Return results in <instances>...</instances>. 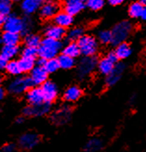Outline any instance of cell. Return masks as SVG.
Here are the masks:
<instances>
[{
  "label": "cell",
  "mask_w": 146,
  "mask_h": 152,
  "mask_svg": "<svg viewBox=\"0 0 146 152\" xmlns=\"http://www.w3.org/2000/svg\"><path fill=\"white\" fill-rule=\"evenodd\" d=\"M61 47H63V44L60 43V41L46 37L41 41V44L38 48V56L47 60L55 58Z\"/></svg>",
  "instance_id": "1"
},
{
  "label": "cell",
  "mask_w": 146,
  "mask_h": 152,
  "mask_svg": "<svg viewBox=\"0 0 146 152\" xmlns=\"http://www.w3.org/2000/svg\"><path fill=\"white\" fill-rule=\"evenodd\" d=\"M133 30V25L131 22L128 20H123L116 24L112 29V41L111 44L114 45H118L121 43L126 42Z\"/></svg>",
  "instance_id": "2"
},
{
  "label": "cell",
  "mask_w": 146,
  "mask_h": 152,
  "mask_svg": "<svg viewBox=\"0 0 146 152\" xmlns=\"http://www.w3.org/2000/svg\"><path fill=\"white\" fill-rule=\"evenodd\" d=\"M77 45L80 53L85 57L94 56L98 51V43L95 37L91 35H83L78 39Z\"/></svg>",
  "instance_id": "3"
},
{
  "label": "cell",
  "mask_w": 146,
  "mask_h": 152,
  "mask_svg": "<svg viewBox=\"0 0 146 152\" xmlns=\"http://www.w3.org/2000/svg\"><path fill=\"white\" fill-rule=\"evenodd\" d=\"M33 83L31 81L30 77H18L15 78L14 80H12L9 87H7V90L12 95H21L33 87Z\"/></svg>",
  "instance_id": "4"
},
{
  "label": "cell",
  "mask_w": 146,
  "mask_h": 152,
  "mask_svg": "<svg viewBox=\"0 0 146 152\" xmlns=\"http://www.w3.org/2000/svg\"><path fill=\"white\" fill-rule=\"evenodd\" d=\"M98 65V60L97 58L92 56V57H84L78 63L77 66V74L79 78L84 79L90 75L92 72L95 71Z\"/></svg>",
  "instance_id": "5"
},
{
  "label": "cell",
  "mask_w": 146,
  "mask_h": 152,
  "mask_svg": "<svg viewBox=\"0 0 146 152\" xmlns=\"http://www.w3.org/2000/svg\"><path fill=\"white\" fill-rule=\"evenodd\" d=\"M51 110V103L43 102L37 105H29L24 108V115L26 117H41L47 115Z\"/></svg>",
  "instance_id": "6"
},
{
  "label": "cell",
  "mask_w": 146,
  "mask_h": 152,
  "mask_svg": "<svg viewBox=\"0 0 146 152\" xmlns=\"http://www.w3.org/2000/svg\"><path fill=\"white\" fill-rule=\"evenodd\" d=\"M72 108L69 105H63L59 108L51 116V121L58 125L67 124L72 117Z\"/></svg>",
  "instance_id": "7"
},
{
  "label": "cell",
  "mask_w": 146,
  "mask_h": 152,
  "mask_svg": "<svg viewBox=\"0 0 146 152\" xmlns=\"http://www.w3.org/2000/svg\"><path fill=\"white\" fill-rule=\"evenodd\" d=\"M40 142V136L36 133L28 132L22 134L19 138V147L24 150H30L35 148Z\"/></svg>",
  "instance_id": "8"
},
{
  "label": "cell",
  "mask_w": 146,
  "mask_h": 152,
  "mask_svg": "<svg viewBox=\"0 0 146 152\" xmlns=\"http://www.w3.org/2000/svg\"><path fill=\"white\" fill-rule=\"evenodd\" d=\"M4 29L5 32H11V33H21L24 28V20L15 16V15H10L5 19L4 22Z\"/></svg>",
  "instance_id": "9"
},
{
  "label": "cell",
  "mask_w": 146,
  "mask_h": 152,
  "mask_svg": "<svg viewBox=\"0 0 146 152\" xmlns=\"http://www.w3.org/2000/svg\"><path fill=\"white\" fill-rule=\"evenodd\" d=\"M41 90L44 96V101L48 103H52L56 100L58 96V87L53 82L47 81L41 86Z\"/></svg>",
  "instance_id": "10"
},
{
  "label": "cell",
  "mask_w": 146,
  "mask_h": 152,
  "mask_svg": "<svg viewBox=\"0 0 146 152\" xmlns=\"http://www.w3.org/2000/svg\"><path fill=\"white\" fill-rule=\"evenodd\" d=\"M125 70H126V65L124 63H122V62L117 63L114 68V70L106 76V80H105L106 85L108 86H116L122 78Z\"/></svg>",
  "instance_id": "11"
},
{
  "label": "cell",
  "mask_w": 146,
  "mask_h": 152,
  "mask_svg": "<svg viewBox=\"0 0 146 152\" xmlns=\"http://www.w3.org/2000/svg\"><path fill=\"white\" fill-rule=\"evenodd\" d=\"M48 72L43 67L37 66L30 72V79L34 86H42L48 79Z\"/></svg>",
  "instance_id": "12"
},
{
  "label": "cell",
  "mask_w": 146,
  "mask_h": 152,
  "mask_svg": "<svg viewBox=\"0 0 146 152\" xmlns=\"http://www.w3.org/2000/svg\"><path fill=\"white\" fill-rule=\"evenodd\" d=\"M87 0H64V10L68 14L76 15L78 14L86 5Z\"/></svg>",
  "instance_id": "13"
},
{
  "label": "cell",
  "mask_w": 146,
  "mask_h": 152,
  "mask_svg": "<svg viewBox=\"0 0 146 152\" xmlns=\"http://www.w3.org/2000/svg\"><path fill=\"white\" fill-rule=\"evenodd\" d=\"M26 99L30 105H37L45 102L42 90L39 87H32L26 92Z\"/></svg>",
  "instance_id": "14"
},
{
  "label": "cell",
  "mask_w": 146,
  "mask_h": 152,
  "mask_svg": "<svg viewBox=\"0 0 146 152\" xmlns=\"http://www.w3.org/2000/svg\"><path fill=\"white\" fill-rule=\"evenodd\" d=\"M45 34L47 37L51 38V39L60 41L63 39L64 35L66 34V30L59 25H49L45 29Z\"/></svg>",
  "instance_id": "15"
},
{
  "label": "cell",
  "mask_w": 146,
  "mask_h": 152,
  "mask_svg": "<svg viewBox=\"0 0 146 152\" xmlns=\"http://www.w3.org/2000/svg\"><path fill=\"white\" fill-rule=\"evenodd\" d=\"M59 7L55 2L48 1L42 5L40 7V15L45 19H49L55 17V15L58 13Z\"/></svg>",
  "instance_id": "16"
},
{
  "label": "cell",
  "mask_w": 146,
  "mask_h": 152,
  "mask_svg": "<svg viewBox=\"0 0 146 152\" xmlns=\"http://www.w3.org/2000/svg\"><path fill=\"white\" fill-rule=\"evenodd\" d=\"M117 62L114 61L113 59H111L108 56H106L102 58L100 61H98V71L101 72L102 75H108L113 70L114 66H116Z\"/></svg>",
  "instance_id": "17"
},
{
  "label": "cell",
  "mask_w": 146,
  "mask_h": 152,
  "mask_svg": "<svg viewBox=\"0 0 146 152\" xmlns=\"http://www.w3.org/2000/svg\"><path fill=\"white\" fill-rule=\"evenodd\" d=\"M43 4V0H22L21 10L25 14L30 15L35 13L37 10H40Z\"/></svg>",
  "instance_id": "18"
},
{
  "label": "cell",
  "mask_w": 146,
  "mask_h": 152,
  "mask_svg": "<svg viewBox=\"0 0 146 152\" xmlns=\"http://www.w3.org/2000/svg\"><path fill=\"white\" fill-rule=\"evenodd\" d=\"M82 94L83 93L80 87H78L77 86H72L65 90V92L63 94V98L66 102L72 103L77 101L82 96Z\"/></svg>",
  "instance_id": "19"
},
{
  "label": "cell",
  "mask_w": 146,
  "mask_h": 152,
  "mask_svg": "<svg viewBox=\"0 0 146 152\" xmlns=\"http://www.w3.org/2000/svg\"><path fill=\"white\" fill-rule=\"evenodd\" d=\"M54 22L56 25L63 28H67L73 24V16L67 12H58L54 17Z\"/></svg>",
  "instance_id": "20"
},
{
  "label": "cell",
  "mask_w": 146,
  "mask_h": 152,
  "mask_svg": "<svg viewBox=\"0 0 146 152\" xmlns=\"http://www.w3.org/2000/svg\"><path fill=\"white\" fill-rule=\"evenodd\" d=\"M114 52L116 53V55L118 59H126L131 55L132 49L128 43L124 42V43H121L118 45H117L116 50Z\"/></svg>",
  "instance_id": "21"
},
{
  "label": "cell",
  "mask_w": 146,
  "mask_h": 152,
  "mask_svg": "<svg viewBox=\"0 0 146 152\" xmlns=\"http://www.w3.org/2000/svg\"><path fill=\"white\" fill-rule=\"evenodd\" d=\"M103 148V141L100 137L90 138L85 145L84 150L86 152H99Z\"/></svg>",
  "instance_id": "22"
},
{
  "label": "cell",
  "mask_w": 146,
  "mask_h": 152,
  "mask_svg": "<svg viewBox=\"0 0 146 152\" xmlns=\"http://www.w3.org/2000/svg\"><path fill=\"white\" fill-rule=\"evenodd\" d=\"M2 42L6 45H18L21 40V36L19 34L5 32L2 35Z\"/></svg>",
  "instance_id": "23"
},
{
  "label": "cell",
  "mask_w": 146,
  "mask_h": 152,
  "mask_svg": "<svg viewBox=\"0 0 146 152\" xmlns=\"http://www.w3.org/2000/svg\"><path fill=\"white\" fill-rule=\"evenodd\" d=\"M63 54L66 55V56H69L73 58L78 57L81 53H80V49H79V47L77 43L75 42H72L70 44L66 45L64 48L63 49Z\"/></svg>",
  "instance_id": "24"
},
{
  "label": "cell",
  "mask_w": 146,
  "mask_h": 152,
  "mask_svg": "<svg viewBox=\"0 0 146 152\" xmlns=\"http://www.w3.org/2000/svg\"><path fill=\"white\" fill-rule=\"evenodd\" d=\"M18 62H19V66H20L21 72H31L35 68V58H25V57H21Z\"/></svg>",
  "instance_id": "25"
},
{
  "label": "cell",
  "mask_w": 146,
  "mask_h": 152,
  "mask_svg": "<svg viewBox=\"0 0 146 152\" xmlns=\"http://www.w3.org/2000/svg\"><path fill=\"white\" fill-rule=\"evenodd\" d=\"M19 52V48L18 45H4L1 49V55L4 57L7 60L11 59L14 57H16Z\"/></svg>",
  "instance_id": "26"
},
{
  "label": "cell",
  "mask_w": 146,
  "mask_h": 152,
  "mask_svg": "<svg viewBox=\"0 0 146 152\" xmlns=\"http://www.w3.org/2000/svg\"><path fill=\"white\" fill-rule=\"evenodd\" d=\"M57 59H58L60 68H61V69H64V70L72 69V68L75 64L74 58L69 57V56H66L64 54H61L60 56H59V58Z\"/></svg>",
  "instance_id": "27"
},
{
  "label": "cell",
  "mask_w": 146,
  "mask_h": 152,
  "mask_svg": "<svg viewBox=\"0 0 146 152\" xmlns=\"http://www.w3.org/2000/svg\"><path fill=\"white\" fill-rule=\"evenodd\" d=\"M143 7H144L140 2L132 3L131 5L129 6V7H128V14H129V16L131 17V18H133V19L141 18L142 10H143Z\"/></svg>",
  "instance_id": "28"
},
{
  "label": "cell",
  "mask_w": 146,
  "mask_h": 152,
  "mask_svg": "<svg viewBox=\"0 0 146 152\" xmlns=\"http://www.w3.org/2000/svg\"><path fill=\"white\" fill-rule=\"evenodd\" d=\"M41 41L42 40L40 36H38L36 34H27L25 36V43L27 45V47L37 48H39Z\"/></svg>",
  "instance_id": "29"
},
{
  "label": "cell",
  "mask_w": 146,
  "mask_h": 152,
  "mask_svg": "<svg viewBox=\"0 0 146 152\" xmlns=\"http://www.w3.org/2000/svg\"><path fill=\"white\" fill-rule=\"evenodd\" d=\"M44 69L46 70L48 73H52V72H55L56 71L59 70L60 65L58 62V59L57 58H51V59H48L46 61V64L44 65Z\"/></svg>",
  "instance_id": "30"
},
{
  "label": "cell",
  "mask_w": 146,
  "mask_h": 152,
  "mask_svg": "<svg viewBox=\"0 0 146 152\" xmlns=\"http://www.w3.org/2000/svg\"><path fill=\"white\" fill-rule=\"evenodd\" d=\"M6 70L11 75H19L20 73H21V71L19 66V62L15 61V60H11V61L7 62Z\"/></svg>",
  "instance_id": "31"
},
{
  "label": "cell",
  "mask_w": 146,
  "mask_h": 152,
  "mask_svg": "<svg viewBox=\"0 0 146 152\" xmlns=\"http://www.w3.org/2000/svg\"><path fill=\"white\" fill-rule=\"evenodd\" d=\"M11 11V1L10 0H0V15L7 16Z\"/></svg>",
  "instance_id": "32"
},
{
  "label": "cell",
  "mask_w": 146,
  "mask_h": 152,
  "mask_svg": "<svg viewBox=\"0 0 146 152\" xmlns=\"http://www.w3.org/2000/svg\"><path fill=\"white\" fill-rule=\"evenodd\" d=\"M83 33H84V30L80 27H75V28L71 29L68 33L69 40L74 41V42L75 40H78L80 37L83 36Z\"/></svg>",
  "instance_id": "33"
},
{
  "label": "cell",
  "mask_w": 146,
  "mask_h": 152,
  "mask_svg": "<svg viewBox=\"0 0 146 152\" xmlns=\"http://www.w3.org/2000/svg\"><path fill=\"white\" fill-rule=\"evenodd\" d=\"M98 39L102 44H110L112 41V33L108 30L101 31L98 34Z\"/></svg>",
  "instance_id": "34"
},
{
  "label": "cell",
  "mask_w": 146,
  "mask_h": 152,
  "mask_svg": "<svg viewBox=\"0 0 146 152\" xmlns=\"http://www.w3.org/2000/svg\"><path fill=\"white\" fill-rule=\"evenodd\" d=\"M86 5L91 10H100L104 6V0H87Z\"/></svg>",
  "instance_id": "35"
},
{
  "label": "cell",
  "mask_w": 146,
  "mask_h": 152,
  "mask_svg": "<svg viewBox=\"0 0 146 152\" xmlns=\"http://www.w3.org/2000/svg\"><path fill=\"white\" fill-rule=\"evenodd\" d=\"M37 55H38V48H36L26 47L24 50H22V57L35 58Z\"/></svg>",
  "instance_id": "36"
},
{
  "label": "cell",
  "mask_w": 146,
  "mask_h": 152,
  "mask_svg": "<svg viewBox=\"0 0 146 152\" xmlns=\"http://www.w3.org/2000/svg\"><path fill=\"white\" fill-rule=\"evenodd\" d=\"M17 148L14 144H7L2 148V152H16Z\"/></svg>",
  "instance_id": "37"
},
{
  "label": "cell",
  "mask_w": 146,
  "mask_h": 152,
  "mask_svg": "<svg viewBox=\"0 0 146 152\" xmlns=\"http://www.w3.org/2000/svg\"><path fill=\"white\" fill-rule=\"evenodd\" d=\"M7 62H9V61H7V60L4 57H2L1 55H0V71L6 69Z\"/></svg>",
  "instance_id": "38"
},
{
  "label": "cell",
  "mask_w": 146,
  "mask_h": 152,
  "mask_svg": "<svg viewBox=\"0 0 146 152\" xmlns=\"http://www.w3.org/2000/svg\"><path fill=\"white\" fill-rule=\"evenodd\" d=\"M108 1H109V4L112 6H118L124 2L125 0H108Z\"/></svg>",
  "instance_id": "39"
},
{
  "label": "cell",
  "mask_w": 146,
  "mask_h": 152,
  "mask_svg": "<svg viewBox=\"0 0 146 152\" xmlns=\"http://www.w3.org/2000/svg\"><path fill=\"white\" fill-rule=\"evenodd\" d=\"M46 61H47V59H45V58H40L39 59L37 60V66L44 67V65L46 64Z\"/></svg>",
  "instance_id": "40"
},
{
  "label": "cell",
  "mask_w": 146,
  "mask_h": 152,
  "mask_svg": "<svg viewBox=\"0 0 146 152\" xmlns=\"http://www.w3.org/2000/svg\"><path fill=\"white\" fill-rule=\"evenodd\" d=\"M5 95H6V92H5V90L0 86V101L3 100V98L5 97Z\"/></svg>",
  "instance_id": "41"
},
{
  "label": "cell",
  "mask_w": 146,
  "mask_h": 152,
  "mask_svg": "<svg viewBox=\"0 0 146 152\" xmlns=\"http://www.w3.org/2000/svg\"><path fill=\"white\" fill-rule=\"evenodd\" d=\"M141 18H142L143 20H146V7H143V10H142V13Z\"/></svg>",
  "instance_id": "42"
},
{
  "label": "cell",
  "mask_w": 146,
  "mask_h": 152,
  "mask_svg": "<svg viewBox=\"0 0 146 152\" xmlns=\"http://www.w3.org/2000/svg\"><path fill=\"white\" fill-rule=\"evenodd\" d=\"M24 117H19V118H17V120H16V123H17L18 124H24Z\"/></svg>",
  "instance_id": "43"
},
{
  "label": "cell",
  "mask_w": 146,
  "mask_h": 152,
  "mask_svg": "<svg viewBox=\"0 0 146 152\" xmlns=\"http://www.w3.org/2000/svg\"><path fill=\"white\" fill-rule=\"evenodd\" d=\"M4 22H5V18L2 15H0V28H1L4 25Z\"/></svg>",
  "instance_id": "44"
},
{
  "label": "cell",
  "mask_w": 146,
  "mask_h": 152,
  "mask_svg": "<svg viewBox=\"0 0 146 152\" xmlns=\"http://www.w3.org/2000/svg\"><path fill=\"white\" fill-rule=\"evenodd\" d=\"M140 3H141L143 7H146V0H140Z\"/></svg>",
  "instance_id": "45"
},
{
  "label": "cell",
  "mask_w": 146,
  "mask_h": 152,
  "mask_svg": "<svg viewBox=\"0 0 146 152\" xmlns=\"http://www.w3.org/2000/svg\"><path fill=\"white\" fill-rule=\"evenodd\" d=\"M10 1H13V2H20V1H22V0H10Z\"/></svg>",
  "instance_id": "46"
},
{
  "label": "cell",
  "mask_w": 146,
  "mask_h": 152,
  "mask_svg": "<svg viewBox=\"0 0 146 152\" xmlns=\"http://www.w3.org/2000/svg\"><path fill=\"white\" fill-rule=\"evenodd\" d=\"M2 44H3V42H2V38L0 37V45H1Z\"/></svg>",
  "instance_id": "47"
},
{
  "label": "cell",
  "mask_w": 146,
  "mask_h": 152,
  "mask_svg": "<svg viewBox=\"0 0 146 152\" xmlns=\"http://www.w3.org/2000/svg\"><path fill=\"white\" fill-rule=\"evenodd\" d=\"M1 83H2V78H1V76H0V86H1Z\"/></svg>",
  "instance_id": "48"
},
{
  "label": "cell",
  "mask_w": 146,
  "mask_h": 152,
  "mask_svg": "<svg viewBox=\"0 0 146 152\" xmlns=\"http://www.w3.org/2000/svg\"><path fill=\"white\" fill-rule=\"evenodd\" d=\"M43 1H44V3H46V2H48L49 0H43Z\"/></svg>",
  "instance_id": "49"
}]
</instances>
